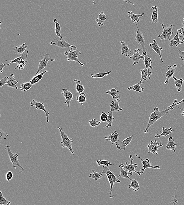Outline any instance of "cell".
<instances>
[{
	"label": "cell",
	"mask_w": 184,
	"mask_h": 205,
	"mask_svg": "<svg viewBox=\"0 0 184 205\" xmlns=\"http://www.w3.org/2000/svg\"><path fill=\"white\" fill-rule=\"evenodd\" d=\"M128 13V16L131 19L132 22L133 23H136V22L138 23L140 22V19H141L144 14V12L140 14H134L132 11H129Z\"/></svg>",
	"instance_id": "24"
},
{
	"label": "cell",
	"mask_w": 184,
	"mask_h": 205,
	"mask_svg": "<svg viewBox=\"0 0 184 205\" xmlns=\"http://www.w3.org/2000/svg\"><path fill=\"white\" fill-rule=\"evenodd\" d=\"M177 148V144L174 140L172 137H170L169 138L168 142L166 145V149L168 150L173 151L174 152L176 153V149Z\"/></svg>",
	"instance_id": "27"
},
{
	"label": "cell",
	"mask_w": 184,
	"mask_h": 205,
	"mask_svg": "<svg viewBox=\"0 0 184 205\" xmlns=\"http://www.w3.org/2000/svg\"><path fill=\"white\" fill-rule=\"evenodd\" d=\"M177 68V65H174L173 66L169 65L168 67V71L166 73V80L165 82V84L168 85L169 84V80L171 77H173L174 74H175L176 69Z\"/></svg>",
	"instance_id": "18"
},
{
	"label": "cell",
	"mask_w": 184,
	"mask_h": 205,
	"mask_svg": "<svg viewBox=\"0 0 184 205\" xmlns=\"http://www.w3.org/2000/svg\"><path fill=\"white\" fill-rule=\"evenodd\" d=\"M61 94L65 97L66 101L65 103L70 107V102L73 100V94L66 88H63Z\"/></svg>",
	"instance_id": "16"
},
{
	"label": "cell",
	"mask_w": 184,
	"mask_h": 205,
	"mask_svg": "<svg viewBox=\"0 0 184 205\" xmlns=\"http://www.w3.org/2000/svg\"><path fill=\"white\" fill-rule=\"evenodd\" d=\"M8 134L4 133L2 129H0V141L2 140H5L8 139Z\"/></svg>",
	"instance_id": "50"
},
{
	"label": "cell",
	"mask_w": 184,
	"mask_h": 205,
	"mask_svg": "<svg viewBox=\"0 0 184 205\" xmlns=\"http://www.w3.org/2000/svg\"><path fill=\"white\" fill-rule=\"evenodd\" d=\"M106 94H108L112 97L113 100H116L119 98V91H117L116 88L111 89L110 91H107Z\"/></svg>",
	"instance_id": "37"
},
{
	"label": "cell",
	"mask_w": 184,
	"mask_h": 205,
	"mask_svg": "<svg viewBox=\"0 0 184 205\" xmlns=\"http://www.w3.org/2000/svg\"><path fill=\"white\" fill-rule=\"evenodd\" d=\"M8 77H6L1 79V81H0V87H2L4 85H6V84L8 82Z\"/></svg>",
	"instance_id": "53"
},
{
	"label": "cell",
	"mask_w": 184,
	"mask_h": 205,
	"mask_svg": "<svg viewBox=\"0 0 184 205\" xmlns=\"http://www.w3.org/2000/svg\"><path fill=\"white\" fill-rule=\"evenodd\" d=\"M28 51L26 49L24 53L22 54V55L19 57L16 58L14 60H11V61H9V60H6V61L9 62L10 63H17L19 62V61H21L23 60H26L27 58H28Z\"/></svg>",
	"instance_id": "30"
},
{
	"label": "cell",
	"mask_w": 184,
	"mask_h": 205,
	"mask_svg": "<svg viewBox=\"0 0 184 205\" xmlns=\"http://www.w3.org/2000/svg\"><path fill=\"white\" fill-rule=\"evenodd\" d=\"M93 4H96V0H93Z\"/></svg>",
	"instance_id": "60"
},
{
	"label": "cell",
	"mask_w": 184,
	"mask_h": 205,
	"mask_svg": "<svg viewBox=\"0 0 184 205\" xmlns=\"http://www.w3.org/2000/svg\"><path fill=\"white\" fill-rule=\"evenodd\" d=\"M151 9L153 10V13L152 14L151 20L152 21V23H157L158 22V11L159 8L157 6H152Z\"/></svg>",
	"instance_id": "29"
},
{
	"label": "cell",
	"mask_w": 184,
	"mask_h": 205,
	"mask_svg": "<svg viewBox=\"0 0 184 205\" xmlns=\"http://www.w3.org/2000/svg\"><path fill=\"white\" fill-rule=\"evenodd\" d=\"M134 135L131 136L130 137L126 138L123 141L118 140V141L115 143L117 149L119 150H124L126 149V146L129 145L132 140Z\"/></svg>",
	"instance_id": "13"
},
{
	"label": "cell",
	"mask_w": 184,
	"mask_h": 205,
	"mask_svg": "<svg viewBox=\"0 0 184 205\" xmlns=\"http://www.w3.org/2000/svg\"><path fill=\"white\" fill-rule=\"evenodd\" d=\"M27 63V60H23L21 61H19L17 63V65L16 68L15 69H18L19 70H23L24 69V67L26 66Z\"/></svg>",
	"instance_id": "47"
},
{
	"label": "cell",
	"mask_w": 184,
	"mask_h": 205,
	"mask_svg": "<svg viewBox=\"0 0 184 205\" xmlns=\"http://www.w3.org/2000/svg\"><path fill=\"white\" fill-rule=\"evenodd\" d=\"M144 65H145L146 68L149 70H152L153 69L152 67L151 66V64L152 63V60L151 58L149 57L146 53H144V59H143Z\"/></svg>",
	"instance_id": "40"
},
{
	"label": "cell",
	"mask_w": 184,
	"mask_h": 205,
	"mask_svg": "<svg viewBox=\"0 0 184 205\" xmlns=\"http://www.w3.org/2000/svg\"><path fill=\"white\" fill-rule=\"evenodd\" d=\"M174 107H172L170 105L165 110L162 111H159V108L155 107L154 108V111L151 114L149 123L147 125L146 128L144 131V133H148L149 131V128L160 118L167 114L170 111L173 109Z\"/></svg>",
	"instance_id": "1"
},
{
	"label": "cell",
	"mask_w": 184,
	"mask_h": 205,
	"mask_svg": "<svg viewBox=\"0 0 184 205\" xmlns=\"http://www.w3.org/2000/svg\"><path fill=\"white\" fill-rule=\"evenodd\" d=\"M11 64H12V63H8V64H3L2 63L0 64V73H2L3 72V69L5 67L8 66V65H11Z\"/></svg>",
	"instance_id": "55"
},
{
	"label": "cell",
	"mask_w": 184,
	"mask_h": 205,
	"mask_svg": "<svg viewBox=\"0 0 184 205\" xmlns=\"http://www.w3.org/2000/svg\"><path fill=\"white\" fill-rule=\"evenodd\" d=\"M5 149L6 150H7V152H8L9 157L11 162H12V165H13V169H16L17 167L20 168L22 169V170L20 173H21L24 171V170H25V169L21 166L19 161H18V153L14 154L12 153V151H11L10 146V145L6 146Z\"/></svg>",
	"instance_id": "4"
},
{
	"label": "cell",
	"mask_w": 184,
	"mask_h": 205,
	"mask_svg": "<svg viewBox=\"0 0 184 205\" xmlns=\"http://www.w3.org/2000/svg\"><path fill=\"white\" fill-rule=\"evenodd\" d=\"M101 123V122L97 120V119L96 118H93L91 120H90L89 121V123L90 126L91 127H93V128H94V127H97L98 126H99L100 125Z\"/></svg>",
	"instance_id": "49"
},
{
	"label": "cell",
	"mask_w": 184,
	"mask_h": 205,
	"mask_svg": "<svg viewBox=\"0 0 184 205\" xmlns=\"http://www.w3.org/2000/svg\"><path fill=\"white\" fill-rule=\"evenodd\" d=\"M49 70H46V71H44V72L41 73L40 74H38L35 75V76H34L30 81L31 85H34L38 83L39 81H41L42 79L44 74H45L46 73L49 72Z\"/></svg>",
	"instance_id": "26"
},
{
	"label": "cell",
	"mask_w": 184,
	"mask_h": 205,
	"mask_svg": "<svg viewBox=\"0 0 184 205\" xmlns=\"http://www.w3.org/2000/svg\"><path fill=\"white\" fill-rule=\"evenodd\" d=\"M54 22L55 23V34L56 35L59 37V38H60V40H62L63 39V38L62 36L60 34V24H59L58 21L57 19H54Z\"/></svg>",
	"instance_id": "39"
},
{
	"label": "cell",
	"mask_w": 184,
	"mask_h": 205,
	"mask_svg": "<svg viewBox=\"0 0 184 205\" xmlns=\"http://www.w3.org/2000/svg\"><path fill=\"white\" fill-rule=\"evenodd\" d=\"M141 82H143V81H147L146 79H150V76L152 75V71H150V70L146 68L145 69H141Z\"/></svg>",
	"instance_id": "22"
},
{
	"label": "cell",
	"mask_w": 184,
	"mask_h": 205,
	"mask_svg": "<svg viewBox=\"0 0 184 205\" xmlns=\"http://www.w3.org/2000/svg\"><path fill=\"white\" fill-rule=\"evenodd\" d=\"M72 48H71V49L69 48L68 51H65V55L66 56V59L68 61L77 62L82 66H83L84 64L79 61L78 59L79 56L81 55V53L79 50L74 51L73 50Z\"/></svg>",
	"instance_id": "5"
},
{
	"label": "cell",
	"mask_w": 184,
	"mask_h": 205,
	"mask_svg": "<svg viewBox=\"0 0 184 205\" xmlns=\"http://www.w3.org/2000/svg\"><path fill=\"white\" fill-rule=\"evenodd\" d=\"M179 34V32L177 31L174 37L171 40V41L170 42V44H169L170 47H172L175 46L177 47L180 44H183L184 43V41L180 40Z\"/></svg>",
	"instance_id": "23"
},
{
	"label": "cell",
	"mask_w": 184,
	"mask_h": 205,
	"mask_svg": "<svg viewBox=\"0 0 184 205\" xmlns=\"http://www.w3.org/2000/svg\"><path fill=\"white\" fill-rule=\"evenodd\" d=\"M102 173L103 174H105L107 175V177L108 178V181H109L110 184V190L108 191L109 192V197L111 198H112L114 196L112 194V189H113V185L116 183H120L121 182L120 180L118 179L117 176H116L115 174L112 172L109 169V166H105V165H102Z\"/></svg>",
	"instance_id": "2"
},
{
	"label": "cell",
	"mask_w": 184,
	"mask_h": 205,
	"mask_svg": "<svg viewBox=\"0 0 184 205\" xmlns=\"http://www.w3.org/2000/svg\"><path fill=\"white\" fill-rule=\"evenodd\" d=\"M122 1H124V2H126V3L130 4H132V5L134 7H136L135 5L134 4L130 1V0H122Z\"/></svg>",
	"instance_id": "58"
},
{
	"label": "cell",
	"mask_w": 184,
	"mask_h": 205,
	"mask_svg": "<svg viewBox=\"0 0 184 205\" xmlns=\"http://www.w3.org/2000/svg\"><path fill=\"white\" fill-rule=\"evenodd\" d=\"M92 172L90 174L89 177L94 179L96 181L102 178L103 176V174L102 173H98L95 171L94 169L92 170Z\"/></svg>",
	"instance_id": "41"
},
{
	"label": "cell",
	"mask_w": 184,
	"mask_h": 205,
	"mask_svg": "<svg viewBox=\"0 0 184 205\" xmlns=\"http://www.w3.org/2000/svg\"><path fill=\"white\" fill-rule=\"evenodd\" d=\"M112 71H110L106 72H99L97 74H91V77L92 78H102L105 76H107L109 75L111 73Z\"/></svg>",
	"instance_id": "43"
},
{
	"label": "cell",
	"mask_w": 184,
	"mask_h": 205,
	"mask_svg": "<svg viewBox=\"0 0 184 205\" xmlns=\"http://www.w3.org/2000/svg\"><path fill=\"white\" fill-rule=\"evenodd\" d=\"M50 44L51 45H54V46L58 47L60 48H62V49L66 48H74L75 49H77L76 46L75 45H71V44L68 43L64 39L59 41L57 40L56 38H55V39L52 41L51 42Z\"/></svg>",
	"instance_id": "12"
},
{
	"label": "cell",
	"mask_w": 184,
	"mask_h": 205,
	"mask_svg": "<svg viewBox=\"0 0 184 205\" xmlns=\"http://www.w3.org/2000/svg\"><path fill=\"white\" fill-rule=\"evenodd\" d=\"M131 181V183L130 185L128 186V188H132L133 191H138V190L140 189V186L139 182L137 180H133L131 178L129 179Z\"/></svg>",
	"instance_id": "35"
},
{
	"label": "cell",
	"mask_w": 184,
	"mask_h": 205,
	"mask_svg": "<svg viewBox=\"0 0 184 205\" xmlns=\"http://www.w3.org/2000/svg\"><path fill=\"white\" fill-rule=\"evenodd\" d=\"M143 83V82H141L140 81V82H139V83L135 84V85H133L132 86L127 87V89L129 90V91L133 90V91L139 92V93H141L144 90V88L140 85V84Z\"/></svg>",
	"instance_id": "33"
},
{
	"label": "cell",
	"mask_w": 184,
	"mask_h": 205,
	"mask_svg": "<svg viewBox=\"0 0 184 205\" xmlns=\"http://www.w3.org/2000/svg\"><path fill=\"white\" fill-rule=\"evenodd\" d=\"M86 97L87 96L86 94L82 92L79 95H78L77 97L76 100L81 105H83L84 102H86Z\"/></svg>",
	"instance_id": "44"
},
{
	"label": "cell",
	"mask_w": 184,
	"mask_h": 205,
	"mask_svg": "<svg viewBox=\"0 0 184 205\" xmlns=\"http://www.w3.org/2000/svg\"><path fill=\"white\" fill-rule=\"evenodd\" d=\"M15 75L14 74H11L10 77H8V82L6 85L11 88H14L16 90L18 89L17 85L18 83V81H16L15 79Z\"/></svg>",
	"instance_id": "20"
},
{
	"label": "cell",
	"mask_w": 184,
	"mask_h": 205,
	"mask_svg": "<svg viewBox=\"0 0 184 205\" xmlns=\"http://www.w3.org/2000/svg\"><path fill=\"white\" fill-rule=\"evenodd\" d=\"M27 46L26 43H24L19 47L16 46L13 49L15 51V53L22 54L26 50Z\"/></svg>",
	"instance_id": "36"
},
{
	"label": "cell",
	"mask_w": 184,
	"mask_h": 205,
	"mask_svg": "<svg viewBox=\"0 0 184 205\" xmlns=\"http://www.w3.org/2000/svg\"><path fill=\"white\" fill-rule=\"evenodd\" d=\"M57 128L60 131V137L62 139V141L60 143V144H62V146L64 149L67 147L72 155H74V152L72 147V145H71V144L74 141L73 139H70L68 137L67 134L65 133L60 127H58Z\"/></svg>",
	"instance_id": "3"
},
{
	"label": "cell",
	"mask_w": 184,
	"mask_h": 205,
	"mask_svg": "<svg viewBox=\"0 0 184 205\" xmlns=\"http://www.w3.org/2000/svg\"><path fill=\"white\" fill-rule=\"evenodd\" d=\"M13 174L12 172H8L6 175V179L7 181V182H8L10 180H12V179L13 178Z\"/></svg>",
	"instance_id": "52"
},
{
	"label": "cell",
	"mask_w": 184,
	"mask_h": 205,
	"mask_svg": "<svg viewBox=\"0 0 184 205\" xmlns=\"http://www.w3.org/2000/svg\"><path fill=\"white\" fill-rule=\"evenodd\" d=\"M181 59H182V60H183V61H184V57L181 58Z\"/></svg>",
	"instance_id": "61"
},
{
	"label": "cell",
	"mask_w": 184,
	"mask_h": 205,
	"mask_svg": "<svg viewBox=\"0 0 184 205\" xmlns=\"http://www.w3.org/2000/svg\"><path fill=\"white\" fill-rule=\"evenodd\" d=\"M108 116L105 112H102L100 116V120L102 122H107L108 120Z\"/></svg>",
	"instance_id": "51"
},
{
	"label": "cell",
	"mask_w": 184,
	"mask_h": 205,
	"mask_svg": "<svg viewBox=\"0 0 184 205\" xmlns=\"http://www.w3.org/2000/svg\"><path fill=\"white\" fill-rule=\"evenodd\" d=\"M74 82L76 83L75 89H76L77 93L79 94L82 93L85 91V88L83 85H81L80 84L81 83V81H79L77 79H75V80H74Z\"/></svg>",
	"instance_id": "38"
},
{
	"label": "cell",
	"mask_w": 184,
	"mask_h": 205,
	"mask_svg": "<svg viewBox=\"0 0 184 205\" xmlns=\"http://www.w3.org/2000/svg\"><path fill=\"white\" fill-rule=\"evenodd\" d=\"M140 49L138 48L135 49L134 51V54L132 56H130V59L132 60L133 62V65H136L139 63V60L141 59H144V53H143V55H141L140 52L141 51Z\"/></svg>",
	"instance_id": "15"
},
{
	"label": "cell",
	"mask_w": 184,
	"mask_h": 205,
	"mask_svg": "<svg viewBox=\"0 0 184 205\" xmlns=\"http://www.w3.org/2000/svg\"><path fill=\"white\" fill-rule=\"evenodd\" d=\"M32 85H31L30 82H24L22 83L21 85L20 89L22 92H25L26 91H28L31 88Z\"/></svg>",
	"instance_id": "42"
},
{
	"label": "cell",
	"mask_w": 184,
	"mask_h": 205,
	"mask_svg": "<svg viewBox=\"0 0 184 205\" xmlns=\"http://www.w3.org/2000/svg\"><path fill=\"white\" fill-rule=\"evenodd\" d=\"M107 18V16L104 14V12H101L99 14V18L96 19V22H97V26L99 27H100L101 25L105 26V25L103 23L106 22Z\"/></svg>",
	"instance_id": "28"
},
{
	"label": "cell",
	"mask_w": 184,
	"mask_h": 205,
	"mask_svg": "<svg viewBox=\"0 0 184 205\" xmlns=\"http://www.w3.org/2000/svg\"><path fill=\"white\" fill-rule=\"evenodd\" d=\"M119 167L121 169V172L120 174L119 175L117 176V178H119L120 177H121L124 178L126 179H130V177H129V175L130 176H132L133 175V174H132L130 172L128 171L127 169H124V168L122 167L119 165Z\"/></svg>",
	"instance_id": "32"
},
{
	"label": "cell",
	"mask_w": 184,
	"mask_h": 205,
	"mask_svg": "<svg viewBox=\"0 0 184 205\" xmlns=\"http://www.w3.org/2000/svg\"><path fill=\"white\" fill-rule=\"evenodd\" d=\"M149 46H150L151 48L152 49L155 53H157L158 54L159 56H160V62H163V60L162 56L161 54V51L163 49L162 47L159 46L158 44L157 43L155 39H154V40H153V43L150 44H149Z\"/></svg>",
	"instance_id": "17"
},
{
	"label": "cell",
	"mask_w": 184,
	"mask_h": 205,
	"mask_svg": "<svg viewBox=\"0 0 184 205\" xmlns=\"http://www.w3.org/2000/svg\"><path fill=\"white\" fill-rule=\"evenodd\" d=\"M10 204L11 202L7 201L5 198L4 197L2 191H0V205H9Z\"/></svg>",
	"instance_id": "46"
},
{
	"label": "cell",
	"mask_w": 184,
	"mask_h": 205,
	"mask_svg": "<svg viewBox=\"0 0 184 205\" xmlns=\"http://www.w3.org/2000/svg\"><path fill=\"white\" fill-rule=\"evenodd\" d=\"M43 56H44V59L43 60H40L39 61L38 70L36 73L35 75L39 74L43 69L47 67L48 63L49 61L54 62L55 60V59H53L52 57L49 56V54H47L46 52H45L44 55L41 57Z\"/></svg>",
	"instance_id": "7"
},
{
	"label": "cell",
	"mask_w": 184,
	"mask_h": 205,
	"mask_svg": "<svg viewBox=\"0 0 184 205\" xmlns=\"http://www.w3.org/2000/svg\"><path fill=\"white\" fill-rule=\"evenodd\" d=\"M135 24L137 28H138V30H137L135 35V41L142 48L143 53H146L145 45H144L145 39H144V36H143V33L141 32L140 30H139V27H138L137 23H135Z\"/></svg>",
	"instance_id": "9"
},
{
	"label": "cell",
	"mask_w": 184,
	"mask_h": 205,
	"mask_svg": "<svg viewBox=\"0 0 184 205\" xmlns=\"http://www.w3.org/2000/svg\"><path fill=\"white\" fill-rule=\"evenodd\" d=\"M172 78L174 80L175 85L177 92H180L182 89L183 85L184 82V80L183 79H178L174 76H173Z\"/></svg>",
	"instance_id": "34"
},
{
	"label": "cell",
	"mask_w": 184,
	"mask_h": 205,
	"mask_svg": "<svg viewBox=\"0 0 184 205\" xmlns=\"http://www.w3.org/2000/svg\"><path fill=\"white\" fill-rule=\"evenodd\" d=\"M163 144H162L161 143H159L157 140H155L154 142L151 141L150 144H149L148 145V148L149 149L148 153L157 155L158 154V149L163 146Z\"/></svg>",
	"instance_id": "11"
},
{
	"label": "cell",
	"mask_w": 184,
	"mask_h": 205,
	"mask_svg": "<svg viewBox=\"0 0 184 205\" xmlns=\"http://www.w3.org/2000/svg\"><path fill=\"white\" fill-rule=\"evenodd\" d=\"M184 22L183 23V25H184L183 27L180 28V29H177V31L179 32V34H181V36H183V38L182 41H184V18L183 19Z\"/></svg>",
	"instance_id": "54"
},
{
	"label": "cell",
	"mask_w": 184,
	"mask_h": 205,
	"mask_svg": "<svg viewBox=\"0 0 184 205\" xmlns=\"http://www.w3.org/2000/svg\"><path fill=\"white\" fill-rule=\"evenodd\" d=\"M177 100H175L174 101V102H173L172 105H171L172 107H174L175 106L177 105H180L181 103H184V99L180 101V102H177Z\"/></svg>",
	"instance_id": "56"
},
{
	"label": "cell",
	"mask_w": 184,
	"mask_h": 205,
	"mask_svg": "<svg viewBox=\"0 0 184 205\" xmlns=\"http://www.w3.org/2000/svg\"><path fill=\"white\" fill-rule=\"evenodd\" d=\"M118 136H119V134H118L117 131H115L112 134L105 137V138L106 140L111 141L113 144L116 143L118 140Z\"/></svg>",
	"instance_id": "25"
},
{
	"label": "cell",
	"mask_w": 184,
	"mask_h": 205,
	"mask_svg": "<svg viewBox=\"0 0 184 205\" xmlns=\"http://www.w3.org/2000/svg\"><path fill=\"white\" fill-rule=\"evenodd\" d=\"M30 105L32 107H35L38 110H41L45 112L46 117V121L47 123L49 122V115L50 113L48 110L45 108L44 103L40 102H38L35 100H33L32 101L30 102Z\"/></svg>",
	"instance_id": "8"
},
{
	"label": "cell",
	"mask_w": 184,
	"mask_h": 205,
	"mask_svg": "<svg viewBox=\"0 0 184 205\" xmlns=\"http://www.w3.org/2000/svg\"><path fill=\"white\" fill-rule=\"evenodd\" d=\"M120 102V100L119 98L112 101L110 105L111 107L110 110L107 113L108 114L112 112H118L123 111V108H121L119 106V103Z\"/></svg>",
	"instance_id": "19"
},
{
	"label": "cell",
	"mask_w": 184,
	"mask_h": 205,
	"mask_svg": "<svg viewBox=\"0 0 184 205\" xmlns=\"http://www.w3.org/2000/svg\"><path fill=\"white\" fill-rule=\"evenodd\" d=\"M97 163L98 166H100L101 165H105V166H109L110 165H113V164H111L110 162L106 160H97Z\"/></svg>",
	"instance_id": "48"
},
{
	"label": "cell",
	"mask_w": 184,
	"mask_h": 205,
	"mask_svg": "<svg viewBox=\"0 0 184 205\" xmlns=\"http://www.w3.org/2000/svg\"><path fill=\"white\" fill-rule=\"evenodd\" d=\"M163 132L160 134H156L155 136V138H159L161 137H166L171 133H173L174 131L172 129V127L170 128H165L163 127L162 128Z\"/></svg>",
	"instance_id": "31"
},
{
	"label": "cell",
	"mask_w": 184,
	"mask_h": 205,
	"mask_svg": "<svg viewBox=\"0 0 184 205\" xmlns=\"http://www.w3.org/2000/svg\"><path fill=\"white\" fill-rule=\"evenodd\" d=\"M161 24L163 29V33L161 34L158 36V37L160 38V41L162 40L163 39H165V40L169 39V41H171L170 36H171L173 35L174 33L173 31V27L174 25L172 24L170 27H166L165 26V23Z\"/></svg>",
	"instance_id": "6"
},
{
	"label": "cell",
	"mask_w": 184,
	"mask_h": 205,
	"mask_svg": "<svg viewBox=\"0 0 184 205\" xmlns=\"http://www.w3.org/2000/svg\"><path fill=\"white\" fill-rule=\"evenodd\" d=\"M136 156H137L138 158L140 159L141 160L142 163L143 165V169H141L139 173H140V175H141L142 174L144 173V170L147 169H160V166H152V163H150V160L149 159H146L144 160H143V159L141 158L139 155H138L137 154H135Z\"/></svg>",
	"instance_id": "10"
},
{
	"label": "cell",
	"mask_w": 184,
	"mask_h": 205,
	"mask_svg": "<svg viewBox=\"0 0 184 205\" xmlns=\"http://www.w3.org/2000/svg\"><path fill=\"white\" fill-rule=\"evenodd\" d=\"M121 43L122 45V55L124 57H128L130 56V55L131 54V50L125 42L121 41Z\"/></svg>",
	"instance_id": "21"
},
{
	"label": "cell",
	"mask_w": 184,
	"mask_h": 205,
	"mask_svg": "<svg viewBox=\"0 0 184 205\" xmlns=\"http://www.w3.org/2000/svg\"><path fill=\"white\" fill-rule=\"evenodd\" d=\"M130 157L131 163L129 165H127V166H125L123 163H121L120 166H122V167L124 168V169H127L128 171L130 172L132 174H133V172L135 173L138 174L139 176H141L139 172L135 170V169L136 168L138 167V165L137 163L134 164H132V162L134 160V159H133L132 155H130Z\"/></svg>",
	"instance_id": "14"
},
{
	"label": "cell",
	"mask_w": 184,
	"mask_h": 205,
	"mask_svg": "<svg viewBox=\"0 0 184 205\" xmlns=\"http://www.w3.org/2000/svg\"><path fill=\"white\" fill-rule=\"evenodd\" d=\"M175 107H177V108H179V109L183 111L182 112H181V114L183 116H184V110L182 109V108H180V107H177L176 106H175Z\"/></svg>",
	"instance_id": "59"
},
{
	"label": "cell",
	"mask_w": 184,
	"mask_h": 205,
	"mask_svg": "<svg viewBox=\"0 0 184 205\" xmlns=\"http://www.w3.org/2000/svg\"><path fill=\"white\" fill-rule=\"evenodd\" d=\"M113 112H110L108 113L109 114H108V118L107 121V124L105 126L106 128H111L112 126V123L114 119V118L113 116Z\"/></svg>",
	"instance_id": "45"
},
{
	"label": "cell",
	"mask_w": 184,
	"mask_h": 205,
	"mask_svg": "<svg viewBox=\"0 0 184 205\" xmlns=\"http://www.w3.org/2000/svg\"><path fill=\"white\" fill-rule=\"evenodd\" d=\"M178 52L179 54V57L182 58L184 57V51L180 50V49H178Z\"/></svg>",
	"instance_id": "57"
}]
</instances>
